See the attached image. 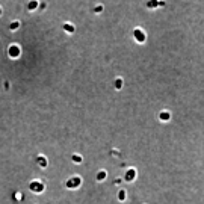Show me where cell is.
Returning a JSON list of instances; mask_svg holds the SVG:
<instances>
[{
	"mask_svg": "<svg viewBox=\"0 0 204 204\" xmlns=\"http://www.w3.org/2000/svg\"><path fill=\"white\" fill-rule=\"evenodd\" d=\"M64 29H65L67 32H70V33H71V32H74V27H73L71 24H64Z\"/></svg>",
	"mask_w": 204,
	"mask_h": 204,
	"instance_id": "cell-9",
	"label": "cell"
},
{
	"mask_svg": "<svg viewBox=\"0 0 204 204\" xmlns=\"http://www.w3.org/2000/svg\"><path fill=\"white\" fill-rule=\"evenodd\" d=\"M121 85H122V82H121V79H118V80H117V88H118V89H120V88H121Z\"/></svg>",
	"mask_w": 204,
	"mask_h": 204,
	"instance_id": "cell-14",
	"label": "cell"
},
{
	"mask_svg": "<svg viewBox=\"0 0 204 204\" xmlns=\"http://www.w3.org/2000/svg\"><path fill=\"white\" fill-rule=\"evenodd\" d=\"M36 6H38V3H36V2H32V3H29V5H27L29 9H35Z\"/></svg>",
	"mask_w": 204,
	"mask_h": 204,
	"instance_id": "cell-11",
	"label": "cell"
},
{
	"mask_svg": "<svg viewBox=\"0 0 204 204\" xmlns=\"http://www.w3.org/2000/svg\"><path fill=\"white\" fill-rule=\"evenodd\" d=\"M73 160H74V162H79V163H80V162H82V157H80V156H73Z\"/></svg>",
	"mask_w": 204,
	"mask_h": 204,
	"instance_id": "cell-13",
	"label": "cell"
},
{
	"mask_svg": "<svg viewBox=\"0 0 204 204\" xmlns=\"http://www.w3.org/2000/svg\"><path fill=\"white\" fill-rule=\"evenodd\" d=\"M36 160H38V165H39L41 168H46V166H47V159L44 157V156H39Z\"/></svg>",
	"mask_w": 204,
	"mask_h": 204,
	"instance_id": "cell-4",
	"label": "cell"
},
{
	"mask_svg": "<svg viewBox=\"0 0 204 204\" xmlns=\"http://www.w3.org/2000/svg\"><path fill=\"white\" fill-rule=\"evenodd\" d=\"M160 120H169V113H168V112H162L160 113Z\"/></svg>",
	"mask_w": 204,
	"mask_h": 204,
	"instance_id": "cell-10",
	"label": "cell"
},
{
	"mask_svg": "<svg viewBox=\"0 0 204 204\" xmlns=\"http://www.w3.org/2000/svg\"><path fill=\"white\" fill-rule=\"evenodd\" d=\"M106 179V171H100L97 174V180H104Z\"/></svg>",
	"mask_w": 204,
	"mask_h": 204,
	"instance_id": "cell-7",
	"label": "cell"
},
{
	"mask_svg": "<svg viewBox=\"0 0 204 204\" xmlns=\"http://www.w3.org/2000/svg\"><path fill=\"white\" fill-rule=\"evenodd\" d=\"M124 198H126V192L120 191V201H124Z\"/></svg>",
	"mask_w": 204,
	"mask_h": 204,
	"instance_id": "cell-12",
	"label": "cell"
},
{
	"mask_svg": "<svg viewBox=\"0 0 204 204\" xmlns=\"http://www.w3.org/2000/svg\"><path fill=\"white\" fill-rule=\"evenodd\" d=\"M135 174H136L135 169H130L129 171V177H126V180H133V179H135Z\"/></svg>",
	"mask_w": 204,
	"mask_h": 204,
	"instance_id": "cell-6",
	"label": "cell"
},
{
	"mask_svg": "<svg viewBox=\"0 0 204 204\" xmlns=\"http://www.w3.org/2000/svg\"><path fill=\"white\" fill-rule=\"evenodd\" d=\"M18 27H20V23H18V21H14V23H11V26H9L11 30H15V29H18Z\"/></svg>",
	"mask_w": 204,
	"mask_h": 204,
	"instance_id": "cell-8",
	"label": "cell"
},
{
	"mask_svg": "<svg viewBox=\"0 0 204 204\" xmlns=\"http://www.w3.org/2000/svg\"><path fill=\"white\" fill-rule=\"evenodd\" d=\"M0 14H2V8H0Z\"/></svg>",
	"mask_w": 204,
	"mask_h": 204,
	"instance_id": "cell-15",
	"label": "cell"
},
{
	"mask_svg": "<svg viewBox=\"0 0 204 204\" xmlns=\"http://www.w3.org/2000/svg\"><path fill=\"white\" fill-rule=\"evenodd\" d=\"M20 47L17 46V44H12V46H9V48H8V55H9L11 58H18L20 56Z\"/></svg>",
	"mask_w": 204,
	"mask_h": 204,
	"instance_id": "cell-1",
	"label": "cell"
},
{
	"mask_svg": "<svg viewBox=\"0 0 204 204\" xmlns=\"http://www.w3.org/2000/svg\"><path fill=\"white\" fill-rule=\"evenodd\" d=\"M135 38H136L139 42H144V41H145V35L141 32L139 29H136V30H135Z\"/></svg>",
	"mask_w": 204,
	"mask_h": 204,
	"instance_id": "cell-3",
	"label": "cell"
},
{
	"mask_svg": "<svg viewBox=\"0 0 204 204\" xmlns=\"http://www.w3.org/2000/svg\"><path fill=\"white\" fill-rule=\"evenodd\" d=\"M30 191H33V192H42L44 191V184L39 183V181H32L30 183Z\"/></svg>",
	"mask_w": 204,
	"mask_h": 204,
	"instance_id": "cell-2",
	"label": "cell"
},
{
	"mask_svg": "<svg viewBox=\"0 0 204 204\" xmlns=\"http://www.w3.org/2000/svg\"><path fill=\"white\" fill-rule=\"evenodd\" d=\"M68 184H70V186H76V184H80V179H79V177H74V179H73L71 181H70Z\"/></svg>",
	"mask_w": 204,
	"mask_h": 204,
	"instance_id": "cell-5",
	"label": "cell"
}]
</instances>
